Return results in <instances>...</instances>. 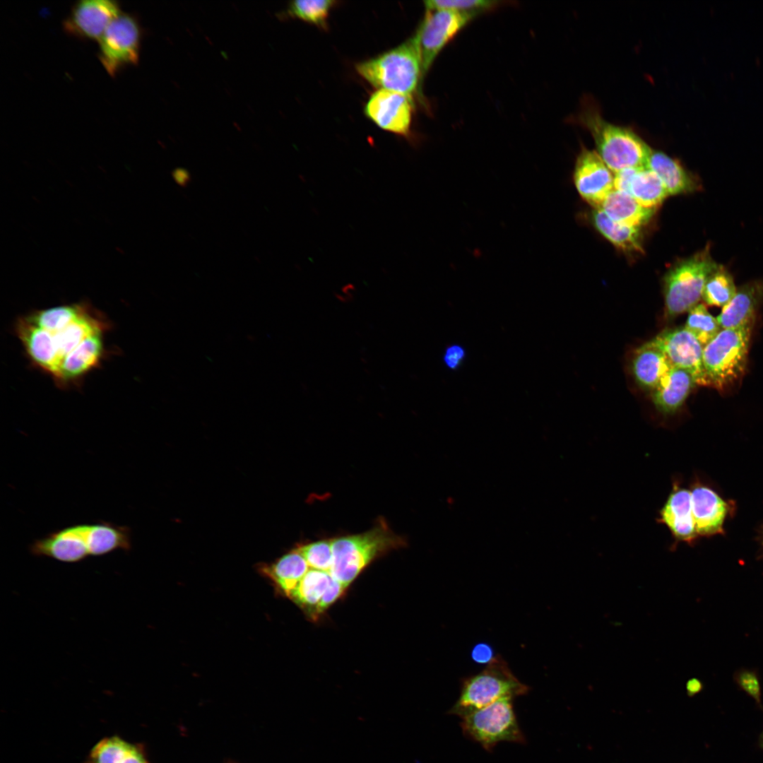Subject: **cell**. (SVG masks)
Returning a JSON list of instances; mask_svg holds the SVG:
<instances>
[{
  "label": "cell",
  "mask_w": 763,
  "mask_h": 763,
  "mask_svg": "<svg viewBox=\"0 0 763 763\" xmlns=\"http://www.w3.org/2000/svg\"><path fill=\"white\" fill-rule=\"evenodd\" d=\"M131 548L130 528L103 521L63 528L35 539L29 546L35 556L68 563Z\"/></svg>",
  "instance_id": "6da1fadb"
},
{
  "label": "cell",
  "mask_w": 763,
  "mask_h": 763,
  "mask_svg": "<svg viewBox=\"0 0 763 763\" xmlns=\"http://www.w3.org/2000/svg\"><path fill=\"white\" fill-rule=\"evenodd\" d=\"M30 323L33 361L39 369L52 379L57 375L64 360L86 338L95 333H107L112 326L107 317L88 301L79 315L64 327L47 331Z\"/></svg>",
  "instance_id": "7a4b0ae2"
},
{
  "label": "cell",
  "mask_w": 763,
  "mask_h": 763,
  "mask_svg": "<svg viewBox=\"0 0 763 763\" xmlns=\"http://www.w3.org/2000/svg\"><path fill=\"white\" fill-rule=\"evenodd\" d=\"M591 135L596 152L613 172L646 167L652 149L632 129L605 120L588 97L575 117Z\"/></svg>",
  "instance_id": "3957f363"
},
{
  "label": "cell",
  "mask_w": 763,
  "mask_h": 763,
  "mask_svg": "<svg viewBox=\"0 0 763 763\" xmlns=\"http://www.w3.org/2000/svg\"><path fill=\"white\" fill-rule=\"evenodd\" d=\"M405 538L396 534L379 517L367 531L331 538L333 561L329 572L345 587L375 560L406 547Z\"/></svg>",
  "instance_id": "277c9868"
},
{
  "label": "cell",
  "mask_w": 763,
  "mask_h": 763,
  "mask_svg": "<svg viewBox=\"0 0 763 763\" xmlns=\"http://www.w3.org/2000/svg\"><path fill=\"white\" fill-rule=\"evenodd\" d=\"M358 74L377 90L413 98L422 79L420 52L413 36L375 57L355 65Z\"/></svg>",
  "instance_id": "5b68a950"
},
{
  "label": "cell",
  "mask_w": 763,
  "mask_h": 763,
  "mask_svg": "<svg viewBox=\"0 0 763 763\" xmlns=\"http://www.w3.org/2000/svg\"><path fill=\"white\" fill-rule=\"evenodd\" d=\"M528 691L497 656L482 671L463 680L459 697L449 713L461 718L500 699H514Z\"/></svg>",
  "instance_id": "8992f818"
},
{
  "label": "cell",
  "mask_w": 763,
  "mask_h": 763,
  "mask_svg": "<svg viewBox=\"0 0 763 763\" xmlns=\"http://www.w3.org/2000/svg\"><path fill=\"white\" fill-rule=\"evenodd\" d=\"M718 264L713 259L710 244L679 261L664 278V299L668 317L688 312L699 304L704 285Z\"/></svg>",
  "instance_id": "52a82bcc"
},
{
  "label": "cell",
  "mask_w": 763,
  "mask_h": 763,
  "mask_svg": "<svg viewBox=\"0 0 763 763\" xmlns=\"http://www.w3.org/2000/svg\"><path fill=\"white\" fill-rule=\"evenodd\" d=\"M752 326L721 329L703 348V365L709 386L722 389L743 374Z\"/></svg>",
  "instance_id": "ba28073f"
},
{
  "label": "cell",
  "mask_w": 763,
  "mask_h": 763,
  "mask_svg": "<svg viewBox=\"0 0 763 763\" xmlns=\"http://www.w3.org/2000/svg\"><path fill=\"white\" fill-rule=\"evenodd\" d=\"M512 701V698H502L461 717V728L464 735L488 752L501 742L524 744L526 738Z\"/></svg>",
  "instance_id": "9c48e42d"
},
{
  "label": "cell",
  "mask_w": 763,
  "mask_h": 763,
  "mask_svg": "<svg viewBox=\"0 0 763 763\" xmlns=\"http://www.w3.org/2000/svg\"><path fill=\"white\" fill-rule=\"evenodd\" d=\"M141 30L137 19L121 12L98 40V58L107 73L114 76L126 66L139 59Z\"/></svg>",
  "instance_id": "30bf717a"
},
{
  "label": "cell",
  "mask_w": 763,
  "mask_h": 763,
  "mask_svg": "<svg viewBox=\"0 0 763 763\" xmlns=\"http://www.w3.org/2000/svg\"><path fill=\"white\" fill-rule=\"evenodd\" d=\"M474 17L452 10L426 9L413 35L420 52L422 78L440 51Z\"/></svg>",
  "instance_id": "8fae6325"
},
{
  "label": "cell",
  "mask_w": 763,
  "mask_h": 763,
  "mask_svg": "<svg viewBox=\"0 0 763 763\" xmlns=\"http://www.w3.org/2000/svg\"><path fill=\"white\" fill-rule=\"evenodd\" d=\"M651 341L661 349L673 367L683 369L697 385L709 386L703 365V345L685 327L666 330Z\"/></svg>",
  "instance_id": "7c38bea8"
},
{
  "label": "cell",
  "mask_w": 763,
  "mask_h": 763,
  "mask_svg": "<svg viewBox=\"0 0 763 763\" xmlns=\"http://www.w3.org/2000/svg\"><path fill=\"white\" fill-rule=\"evenodd\" d=\"M364 112L380 129L406 136L412 121L413 98L394 91L377 90L369 97Z\"/></svg>",
  "instance_id": "4fadbf2b"
},
{
  "label": "cell",
  "mask_w": 763,
  "mask_h": 763,
  "mask_svg": "<svg viewBox=\"0 0 763 763\" xmlns=\"http://www.w3.org/2000/svg\"><path fill=\"white\" fill-rule=\"evenodd\" d=\"M573 177L580 196L594 208H598L614 189V174L596 150L581 148Z\"/></svg>",
  "instance_id": "5bb4252c"
},
{
  "label": "cell",
  "mask_w": 763,
  "mask_h": 763,
  "mask_svg": "<svg viewBox=\"0 0 763 763\" xmlns=\"http://www.w3.org/2000/svg\"><path fill=\"white\" fill-rule=\"evenodd\" d=\"M120 13V6L116 1L81 0L72 6L63 21V27L68 34L98 40Z\"/></svg>",
  "instance_id": "9a60e30c"
},
{
  "label": "cell",
  "mask_w": 763,
  "mask_h": 763,
  "mask_svg": "<svg viewBox=\"0 0 763 763\" xmlns=\"http://www.w3.org/2000/svg\"><path fill=\"white\" fill-rule=\"evenodd\" d=\"M105 334L101 332L90 336L64 360L53 379L57 387L78 386L88 373L101 365L107 356Z\"/></svg>",
  "instance_id": "2e32d148"
},
{
  "label": "cell",
  "mask_w": 763,
  "mask_h": 763,
  "mask_svg": "<svg viewBox=\"0 0 763 763\" xmlns=\"http://www.w3.org/2000/svg\"><path fill=\"white\" fill-rule=\"evenodd\" d=\"M657 520L668 527L676 541L690 543L694 540L697 533L692 511L690 490L675 482Z\"/></svg>",
  "instance_id": "e0dca14e"
},
{
  "label": "cell",
  "mask_w": 763,
  "mask_h": 763,
  "mask_svg": "<svg viewBox=\"0 0 763 763\" xmlns=\"http://www.w3.org/2000/svg\"><path fill=\"white\" fill-rule=\"evenodd\" d=\"M763 299V279L747 283L737 289L716 319L721 329L752 326L755 311Z\"/></svg>",
  "instance_id": "ac0fdd59"
},
{
  "label": "cell",
  "mask_w": 763,
  "mask_h": 763,
  "mask_svg": "<svg viewBox=\"0 0 763 763\" xmlns=\"http://www.w3.org/2000/svg\"><path fill=\"white\" fill-rule=\"evenodd\" d=\"M690 492L697 535L710 536L721 532L727 513L725 502L714 490L704 485H695Z\"/></svg>",
  "instance_id": "d6986e66"
},
{
  "label": "cell",
  "mask_w": 763,
  "mask_h": 763,
  "mask_svg": "<svg viewBox=\"0 0 763 763\" xmlns=\"http://www.w3.org/2000/svg\"><path fill=\"white\" fill-rule=\"evenodd\" d=\"M646 167L658 175L668 195L692 193L702 188L697 176L663 152L652 150Z\"/></svg>",
  "instance_id": "ffe728a7"
},
{
  "label": "cell",
  "mask_w": 763,
  "mask_h": 763,
  "mask_svg": "<svg viewBox=\"0 0 763 763\" xmlns=\"http://www.w3.org/2000/svg\"><path fill=\"white\" fill-rule=\"evenodd\" d=\"M694 385V380L688 372L673 367L653 390L655 407L665 415L675 413L682 406Z\"/></svg>",
  "instance_id": "44dd1931"
},
{
  "label": "cell",
  "mask_w": 763,
  "mask_h": 763,
  "mask_svg": "<svg viewBox=\"0 0 763 763\" xmlns=\"http://www.w3.org/2000/svg\"><path fill=\"white\" fill-rule=\"evenodd\" d=\"M673 367L663 351L651 341L636 350L632 362L637 384L652 391Z\"/></svg>",
  "instance_id": "7402d4cb"
},
{
  "label": "cell",
  "mask_w": 763,
  "mask_h": 763,
  "mask_svg": "<svg viewBox=\"0 0 763 763\" xmlns=\"http://www.w3.org/2000/svg\"><path fill=\"white\" fill-rule=\"evenodd\" d=\"M598 208L617 223L639 228L649 223L656 211L643 207L630 195L615 189L609 193Z\"/></svg>",
  "instance_id": "603a6c76"
},
{
  "label": "cell",
  "mask_w": 763,
  "mask_h": 763,
  "mask_svg": "<svg viewBox=\"0 0 763 763\" xmlns=\"http://www.w3.org/2000/svg\"><path fill=\"white\" fill-rule=\"evenodd\" d=\"M332 576L329 572L310 569L289 598L312 620L318 619V607Z\"/></svg>",
  "instance_id": "cb8c5ba5"
},
{
  "label": "cell",
  "mask_w": 763,
  "mask_h": 763,
  "mask_svg": "<svg viewBox=\"0 0 763 763\" xmlns=\"http://www.w3.org/2000/svg\"><path fill=\"white\" fill-rule=\"evenodd\" d=\"M309 567L300 552L294 548L271 565L263 567L268 576L284 595L289 596Z\"/></svg>",
  "instance_id": "d4e9b609"
},
{
  "label": "cell",
  "mask_w": 763,
  "mask_h": 763,
  "mask_svg": "<svg viewBox=\"0 0 763 763\" xmlns=\"http://www.w3.org/2000/svg\"><path fill=\"white\" fill-rule=\"evenodd\" d=\"M88 763H148L141 747L119 736L102 739L90 750Z\"/></svg>",
  "instance_id": "484cf974"
},
{
  "label": "cell",
  "mask_w": 763,
  "mask_h": 763,
  "mask_svg": "<svg viewBox=\"0 0 763 763\" xmlns=\"http://www.w3.org/2000/svg\"><path fill=\"white\" fill-rule=\"evenodd\" d=\"M591 220L597 230L617 248L626 252H643L639 227L617 223L599 208L593 211Z\"/></svg>",
  "instance_id": "4316f807"
},
{
  "label": "cell",
  "mask_w": 763,
  "mask_h": 763,
  "mask_svg": "<svg viewBox=\"0 0 763 763\" xmlns=\"http://www.w3.org/2000/svg\"><path fill=\"white\" fill-rule=\"evenodd\" d=\"M627 194L643 207L655 210L668 196L658 175L646 167L637 169Z\"/></svg>",
  "instance_id": "83f0119b"
},
{
  "label": "cell",
  "mask_w": 763,
  "mask_h": 763,
  "mask_svg": "<svg viewBox=\"0 0 763 763\" xmlns=\"http://www.w3.org/2000/svg\"><path fill=\"white\" fill-rule=\"evenodd\" d=\"M737 288L730 271L720 265L709 276L702 292L703 301L711 306L723 307L734 297Z\"/></svg>",
  "instance_id": "f1b7e54d"
},
{
  "label": "cell",
  "mask_w": 763,
  "mask_h": 763,
  "mask_svg": "<svg viewBox=\"0 0 763 763\" xmlns=\"http://www.w3.org/2000/svg\"><path fill=\"white\" fill-rule=\"evenodd\" d=\"M704 347L721 330L719 324L703 304H697L689 312L684 326Z\"/></svg>",
  "instance_id": "f546056e"
},
{
  "label": "cell",
  "mask_w": 763,
  "mask_h": 763,
  "mask_svg": "<svg viewBox=\"0 0 763 763\" xmlns=\"http://www.w3.org/2000/svg\"><path fill=\"white\" fill-rule=\"evenodd\" d=\"M336 3L332 0H303L290 3L288 13L290 16L302 20L317 26L324 27L331 9Z\"/></svg>",
  "instance_id": "4dcf8cb0"
},
{
  "label": "cell",
  "mask_w": 763,
  "mask_h": 763,
  "mask_svg": "<svg viewBox=\"0 0 763 763\" xmlns=\"http://www.w3.org/2000/svg\"><path fill=\"white\" fill-rule=\"evenodd\" d=\"M295 548L312 569L330 571L333 561L331 538L300 543Z\"/></svg>",
  "instance_id": "1f68e13d"
},
{
  "label": "cell",
  "mask_w": 763,
  "mask_h": 763,
  "mask_svg": "<svg viewBox=\"0 0 763 763\" xmlns=\"http://www.w3.org/2000/svg\"><path fill=\"white\" fill-rule=\"evenodd\" d=\"M495 1L485 0H430L424 2L426 9H446L476 16L495 6Z\"/></svg>",
  "instance_id": "d6a6232c"
},
{
  "label": "cell",
  "mask_w": 763,
  "mask_h": 763,
  "mask_svg": "<svg viewBox=\"0 0 763 763\" xmlns=\"http://www.w3.org/2000/svg\"><path fill=\"white\" fill-rule=\"evenodd\" d=\"M346 588L347 587L336 580L333 576L331 577L318 607V614L319 617L329 608V606L345 593Z\"/></svg>",
  "instance_id": "836d02e7"
},
{
  "label": "cell",
  "mask_w": 763,
  "mask_h": 763,
  "mask_svg": "<svg viewBox=\"0 0 763 763\" xmlns=\"http://www.w3.org/2000/svg\"><path fill=\"white\" fill-rule=\"evenodd\" d=\"M465 357L466 350L463 347L459 344H451L444 350L443 362L448 369L455 370L462 365Z\"/></svg>",
  "instance_id": "e575fe53"
},
{
  "label": "cell",
  "mask_w": 763,
  "mask_h": 763,
  "mask_svg": "<svg viewBox=\"0 0 763 763\" xmlns=\"http://www.w3.org/2000/svg\"><path fill=\"white\" fill-rule=\"evenodd\" d=\"M492 655V648L486 644H477L471 653L473 661L479 663H489L494 658Z\"/></svg>",
  "instance_id": "d590c367"
},
{
  "label": "cell",
  "mask_w": 763,
  "mask_h": 763,
  "mask_svg": "<svg viewBox=\"0 0 763 763\" xmlns=\"http://www.w3.org/2000/svg\"><path fill=\"white\" fill-rule=\"evenodd\" d=\"M175 181L182 187H185L190 180V176L187 170L184 169H176L172 172Z\"/></svg>",
  "instance_id": "8d00e7d4"
},
{
  "label": "cell",
  "mask_w": 763,
  "mask_h": 763,
  "mask_svg": "<svg viewBox=\"0 0 763 763\" xmlns=\"http://www.w3.org/2000/svg\"><path fill=\"white\" fill-rule=\"evenodd\" d=\"M762 747H763V734H762Z\"/></svg>",
  "instance_id": "74e56055"
}]
</instances>
